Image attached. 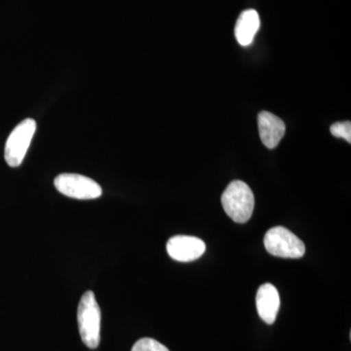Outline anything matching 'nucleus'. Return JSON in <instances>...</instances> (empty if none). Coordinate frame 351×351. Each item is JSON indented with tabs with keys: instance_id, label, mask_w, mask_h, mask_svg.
Here are the masks:
<instances>
[{
	"instance_id": "nucleus-1",
	"label": "nucleus",
	"mask_w": 351,
	"mask_h": 351,
	"mask_svg": "<svg viewBox=\"0 0 351 351\" xmlns=\"http://www.w3.org/2000/svg\"><path fill=\"white\" fill-rule=\"evenodd\" d=\"M221 205L228 216L235 223H244L253 215L255 197L246 182L233 181L221 195Z\"/></svg>"
},
{
	"instance_id": "nucleus-2",
	"label": "nucleus",
	"mask_w": 351,
	"mask_h": 351,
	"mask_svg": "<svg viewBox=\"0 0 351 351\" xmlns=\"http://www.w3.org/2000/svg\"><path fill=\"white\" fill-rule=\"evenodd\" d=\"M77 322L84 345L91 350L98 348L101 341V309L92 291H87L80 300Z\"/></svg>"
},
{
	"instance_id": "nucleus-3",
	"label": "nucleus",
	"mask_w": 351,
	"mask_h": 351,
	"mask_svg": "<svg viewBox=\"0 0 351 351\" xmlns=\"http://www.w3.org/2000/svg\"><path fill=\"white\" fill-rule=\"evenodd\" d=\"M263 243L270 255L276 257L300 258L306 253L304 242L283 226L270 228L265 233Z\"/></svg>"
},
{
	"instance_id": "nucleus-4",
	"label": "nucleus",
	"mask_w": 351,
	"mask_h": 351,
	"mask_svg": "<svg viewBox=\"0 0 351 351\" xmlns=\"http://www.w3.org/2000/svg\"><path fill=\"white\" fill-rule=\"evenodd\" d=\"M36 130V120L27 119L18 124L7 138L4 157L10 167H18L22 164Z\"/></svg>"
},
{
	"instance_id": "nucleus-5",
	"label": "nucleus",
	"mask_w": 351,
	"mask_h": 351,
	"mask_svg": "<svg viewBox=\"0 0 351 351\" xmlns=\"http://www.w3.org/2000/svg\"><path fill=\"white\" fill-rule=\"evenodd\" d=\"M55 188L62 195L80 200H91L100 197L103 191L100 184L78 174L64 173L58 176L54 181Z\"/></svg>"
},
{
	"instance_id": "nucleus-6",
	"label": "nucleus",
	"mask_w": 351,
	"mask_h": 351,
	"mask_svg": "<svg viewBox=\"0 0 351 351\" xmlns=\"http://www.w3.org/2000/svg\"><path fill=\"white\" fill-rule=\"evenodd\" d=\"M167 253L173 260L188 263L199 258L206 250L203 240L188 235H177L168 240Z\"/></svg>"
},
{
	"instance_id": "nucleus-7",
	"label": "nucleus",
	"mask_w": 351,
	"mask_h": 351,
	"mask_svg": "<svg viewBox=\"0 0 351 351\" xmlns=\"http://www.w3.org/2000/svg\"><path fill=\"white\" fill-rule=\"evenodd\" d=\"M258 133L267 149H274L285 135V123L269 112H262L258 117Z\"/></svg>"
},
{
	"instance_id": "nucleus-8",
	"label": "nucleus",
	"mask_w": 351,
	"mask_h": 351,
	"mask_svg": "<svg viewBox=\"0 0 351 351\" xmlns=\"http://www.w3.org/2000/svg\"><path fill=\"white\" fill-rule=\"evenodd\" d=\"M256 304L258 315L267 324H274L280 306V298L272 284L265 283L258 288Z\"/></svg>"
},
{
	"instance_id": "nucleus-9",
	"label": "nucleus",
	"mask_w": 351,
	"mask_h": 351,
	"mask_svg": "<svg viewBox=\"0 0 351 351\" xmlns=\"http://www.w3.org/2000/svg\"><path fill=\"white\" fill-rule=\"evenodd\" d=\"M261 27L260 16L254 9L244 11L235 25V38L241 46H249Z\"/></svg>"
},
{
	"instance_id": "nucleus-10",
	"label": "nucleus",
	"mask_w": 351,
	"mask_h": 351,
	"mask_svg": "<svg viewBox=\"0 0 351 351\" xmlns=\"http://www.w3.org/2000/svg\"><path fill=\"white\" fill-rule=\"evenodd\" d=\"M131 351H169V350L156 339L143 338L135 343Z\"/></svg>"
},
{
	"instance_id": "nucleus-11",
	"label": "nucleus",
	"mask_w": 351,
	"mask_h": 351,
	"mask_svg": "<svg viewBox=\"0 0 351 351\" xmlns=\"http://www.w3.org/2000/svg\"><path fill=\"white\" fill-rule=\"evenodd\" d=\"M332 136L337 138H345L346 142L351 143V123L350 121L337 122L330 127Z\"/></svg>"
}]
</instances>
